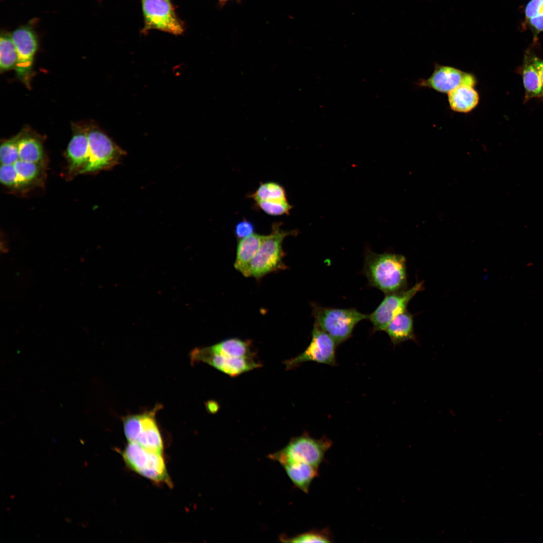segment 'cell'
Returning a JSON list of instances; mask_svg holds the SVG:
<instances>
[{
	"instance_id": "3957f363",
	"label": "cell",
	"mask_w": 543,
	"mask_h": 543,
	"mask_svg": "<svg viewBox=\"0 0 543 543\" xmlns=\"http://www.w3.org/2000/svg\"><path fill=\"white\" fill-rule=\"evenodd\" d=\"M281 227L280 223H274L271 232L264 235L258 252L248 267L246 277L258 279L275 270L285 268L283 261V242L287 236L297 234V231H286Z\"/></svg>"
},
{
	"instance_id": "4316f807",
	"label": "cell",
	"mask_w": 543,
	"mask_h": 543,
	"mask_svg": "<svg viewBox=\"0 0 543 543\" xmlns=\"http://www.w3.org/2000/svg\"><path fill=\"white\" fill-rule=\"evenodd\" d=\"M19 133L1 144L0 147L1 165H9L18 159Z\"/></svg>"
},
{
	"instance_id": "f1b7e54d",
	"label": "cell",
	"mask_w": 543,
	"mask_h": 543,
	"mask_svg": "<svg viewBox=\"0 0 543 543\" xmlns=\"http://www.w3.org/2000/svg\"><path fill=\"white\" fill-rule=\"evenodd\" d=\"M254 230L253 224L250 221L244 219L236 225L234 233L240 239L254 233Z\"/></svg>"
},
{
	"instance_id": "5bb4252c",
	"label": "cell",
	"mask_w": 543,
	"mask_h": 543,
	"mask_svg": "<svg viewBox=\"0 0 543 543\" xmlns=\"http://www.w3.org/2000/svg\"><path fill=\"white\" fill-rule=\"evenodd\" d=\"M12 166L16 172V184L14 192L25 193L44 185L46 177L47 164L17 160Z\"/></svg>"
},
{
	"instance_id": "7a4b0ae2",
	"label": "cell",
	"mask_w": 543,
	"mask_h": 543,
	"mask_svg": "<svg viewBox=\"0 0 543 543\" xmlns=\"http://www.w3.org/2000/svg\"><path fill=\"white\" fill-rule=\"evenodd\" d=\"M315 323L328 334L337 345L349 339L358 323L369 319V315L356 309L335 308L313 303Z\"/></svg>"
},
{
	"instance_id": "44dd1931",
	"label": "cell",
	"mask_w": 543,
	"mask_h": 543,
	"mask_svg": "<svg viewBox=\"0 0 543 543\" xmlns=\"http://www.w3.org/2000/svg\"><path fill=\"white\" fill-rule=\"evenodd\" d=\"M448 101L451 109L460 113H468L478 104L479 95L474 86L463 84L447 93Z\"/></svg>"
},
{
	"instance_id": "52a82bcc",
	"label": "cell",
	"mask_w": 543,
	"mask_h": 543,
	"mask_svg": "<svg viewBox=\"0 0 543 543\" xmlns=\"http://www.w3.org/2000/svg\"><path fill=\"white\" fill-rule=\"evenodd\" d=\"M336 346L335 341L314 323L311 340L307 348L301 354L286 360L284 363L287 370L308 361L334 366L336 365Z\"/></svg>"
},
{
	"instance_id": "83f0119b",
	"label": "cell",
	"mask_w": 543,
	"mask_h": 543,
	"mask_svg": "<svg viewBox=\"0 0 543 543\" xmlns=\"http://www.w3.org/2000/svg\"><path fill=\"white\" fill-rule=\"evenodd\" d=\"M256 206L265 213L273 216H279L289 214L293 206L288 202H267L260 201L256 202Z\"/></svg>"
},
{
	"instance_id": "ffe728a7",
	"label": "cell",
	"mask_w": 543,
	"mask_h": 543,
	"mask_svg": "<svg viewBox=\"0 0 543 543\" xmlns=\"http://www.w3.org/2000/svg\"><path fill=\"white\" fill-rule=\"evenodd\" d=\"M282 466L294 486L308 493L312 482L318 476V467L302 462H290Z\"/></svg>"
},
{
	"instance_id": "2e32d148",
	"label": "cell",
	"mask_w": 543,
	"mask_h": 543,
	"mask_svg": "<svg viewBox=\"0 0 543 543\" xmlns=\"http://www.w3.org/2000/svg\"><path fill=\"white\" fill-rule=\"evenodd\" d=\"M141 414V426L135 442L148 450L162 454L163 442L154 417L155 413L152 411Z\"/></svg>"
},
{
	"instance_id": "1f68e13d",
	"label": "cell",
	"mask_w": 543,
	"mask_h": 543,
	"mask_svg": "<svg viewBox=\"0 0 543 543\" xmlns=\"http://www.w3.org/2000/svg\"><path fill=\"white\" fill-rule=\"evenodd\" d=\"M217 1H218L219 5L222 7V6H224L228 2L230 1H232V0H217ZM237 1H238V0H237Z\"/></svg>"
},
{
	"instance_id": "8992f818",
	"label": "cell",
	"mask_w": 543,
	"mask_h": 543,
	"mask_svg": "<svg viewBox=\"0 0 543 543\" xmlns=\"http://www.w3.org/2000/svg\"><path fill=\"white\" fill-rule=\"evenodd\" d=\"M122 456L127 465L138 474L155 482L170 484L162 454L128 442Z\"/></svg>"
},
{
	"instance_id": "ac0fdd59",
	"label": "cell",
	"mask_w": 543,
	"mask_h": 543,
	"mask_svg": "<svg viewBox=\"0 0 543 543\" xmlns=\"http://www.w3.org/2000/svg\"><path fill=\"white\" fill-rule=\"evenodd\" d=\"M264 237V235L253 233L239 239L238 242L234 265L236 269L245 277L251 262L260 248Z\"/></svg>"
},
{
	"instance_id": "9c48e42d",
	"label": "cell",
	"mask_w": 543,
	"mask_h": 543,
	"mask_svg": "<svg viewBox=\"0 0 543 543\" xmlns=\"http://www.w3.org/2000/svg\"><path fill=\"white\" fill-rule=\"evenodd\" d=\"M144 18V31L156 29L174 35L184 31L169 0H142Z\"/></svg>"
},
{
	"instance_id": "30bf717a",
	"label": "cell",
	"mask_w": 543,
	"mask_h": 543,
	"mask_svg": "<svg viewBox=\"0 0 543 543\" xmlns=\"http://www.w3.org/2000/svg\"><path fill=\"white\" fill-rule=\"evenodd\" d=\"M192 363L202 362L230 376L236 377L260 367L255 357H232L213 353L207 348H197L190 354Z\"/></svg>"
},
{
	"instance_id": "484cf974",
	"label": "cell",
	"mask_w": 543,
	"mask_h": 543,
	"mask_svg": "<svg viewBox=\"0 0 543 543\" xmlns=\"http://www.w3.org/2000/svg\"><path fill=\"white\" fill-rule=\"evenodd\" d=\"M281 541L284 542H331L333 537L328 528L322 530L313 529L292 537L281 535Z\"/></svg>"
},
{
	"instance_id": "4fadbf2b",
	"label": "cell",
	"mask_w": 543,
	"mask_h": 543,
	"mask_svg": "<svg viewBox=\"0 0 543 543\" xmlns=\"http://www.w3.org/2000/svg\"><path fill=\"white\" fill-rule=\"evenodd\" d=\"M476 84V79L472 74L451 66L440 65H436L431 75L420 83L444 93H448L461 85L474 86Z\"/></svg>"
},
{
	"instance_id": "ba28073f",
	"label": "cell",
	"mask_w": 543,
	"mask_h": 543,
	"mask_svg": "<svg viewBox=\"0 0 543 543\" xmlns=\"http://www.w3.org/2000/svg\"><path fill=\"white\" fill-rule=\"evenodd\" d=\"M423 289V283L420 282L408 290L386 294L376 309L369 315L373 332L384 331L393 319L406 310L410 301Z\"/></svg>"
},
{
	"instance_id": "5b68a950",
	"label": "cell",
	"mask_w": 543,
	"mask_h": 543,
	"mask_svg": "<svg viewBox=\"0 0 543 543\" xmlns=\"http://www.w3.org/2000/svg\"><path fill=\"white\" fill-rule=\"evenodd\" d=\"M89 160L82 174L109 170L119 164L126 154L106 134L96 126L88 127Z\"/></svg>"
},
{
	"instance_id": "7402d4cb",
	"label": "cell",
	"mask_w": 543,
	"mask_h": 543,
	"mask_svg": "<svg viewBox=\"0 0 543 543\" xmlns=\"http://www.w3.org/2000/svg\"><path fill=\"white\" fill-rule=\"evenodd\" d=\"M206 348L213 353L232 357H255L256 356L249 341L237 338L227 339Z\"/></svg>"
},
{
	"instance_id": "4dcf8cb0",
	"label": "cell",
	"mask_w": 543,
	"mask_h": 543,
	"mask_svg": "<svg viewBox=\"0 0 543 543\" xmlns=\"http://www.w3.org/2000/svg\"><path fill=\"white\" fill-rule=\"evenodd\" d=\"M219 407L218 403L214 401H209L206 403V408L209 412L211 413H216L218 411Z\"/></svg>"
},
{
	"instance_id": "e0dca14e",
	"label": "cell",
	"mask_w": 543,
	"mask_h": 543,
	"mask_svg": "<svg viewBox=\"0 0 543 543\" xmlns=\"http://www.w3.org/2000/svg\"><path fill=\"white\" fill-rule=\"evenodd\" d=\"M19 135L18 160L47 164L41 137L26 130L20 132Z\"/></svg>"
},
{
	"instance_id": "277c9868",
	"label": "cell",
	"mask_w": 543,
	"mask_h": 543,
	"mask_svg": "<svg viewBox=\"0 0 543 543\" xmlns=\"http://www.w3.org/2000/svg\"><path fill=\"white\" fill-rule=\"evenodd\" d=\"M331 445L332 441L326 437L316 439L304 433L292 438L285 447L268 455V458L282 466L290 462H302L319 467Z\"/></svg>"
},
{
	"instance_id": "8fae6325",
	"label": "cell",
	"mask_w": 543,
	"mask_h": 543,
	"mask_svg": "<svg viewBox=\"0 0 543 543\" xmlns=\"http://www.w3.org/2000/svg\"><path fill=\"white\" fill-rule=\"evenodd\" d=\"M16 48L17 61L15 66L19 78L29 87L32 76L33 59L37 49L36 35L28 26L16 29L11 35Z\"/></svg>"
},
{
	"instance_id": "6da1fadb",
	"label": "cell",
	"mask_w": 543,
	"mask_h": 543,
	"mask_svg": "<svg viewBox=\"0 0 543 543\" xmlns=\"http://www.w3.org/2000/svg\"><path fill=\"white\" fill-rule=\"evenodd\" d=\"M406 260L401 254L377 253L366 249L364 273L369 285L385 294L403 290L407 283Z\"/></svg>"
},
{
	"instance_id": "d4e9b609",
	"label": "cell",
	"mask_w": 543,
	"mask_h": 543,
	"mask_svg": "<svg viewBox=\"0 0 543 543\" xmlns=\"http://www.w3.org/2000/svg\"><path fill=\"white\" fill-rule=\"evenodd\" d=\"M17 61V53L12 37L4 34L0 39V68L6 71L15 68Z\"/></svg>"
},
{
	"instance_id": "f546056e",
	"label": "cell",
	"mask_w": 543,
	"mask_h": 543,
	"mask_svg": "<svg viewBox=\"0 0 543 543\" xmlns=\"http://www.w3.org/2000/svg\"><path fill=\"white\" fill-rule=\"evenodd\" d=\"M531 57L534 64L538 70L540 76L542 86V97L541 100L543 102V59L537 56L532 50Z\"/></svg>"
},
{
	"instance_id": "cb8c5ba5",
	"label": "cell",
	"mask_w": 543,
	"mask_h": 543,
	"mask_svg": "<svg viewBox=\"0 0 543 543\" xmlns=\"http://www.w3.org/2000/svg\"><path fill=\"white\" fill-rule=\"evenodd\" d=\"M255 202H288L286 193L282 186L275 182L261 183L256 190L249 196Z\"/></svg>"
},
{
	"instance_id": "9a60e30c",
	"label": "cell",
	"mask_w": 543,
	"mask_h": 543,
	"mask_svg": "<svg viewBox=\"0 0 543 543\" xmlns=\"http://www.w3.org/2000/svg\"><path fill=\"white\" fill-rule=\"evenodd\" d=\"M516 72L519 74L522 78L524 89V103L532 99L541 100V80L538 70L532 60L530 48L525 52L522 63L516 69Z\"/></svg>"
},
{
	"instance_id": "7c38bea8",
	"label": "cell",
	"mask_w": 543,
	"mask_h": 543,
	"mask_svg": "<svg viewBox=\"0 0 543 543\" xmlns=\"http://www.w3.org/2000/svg\"><path fill=\"white\" fill-rule=\"evenodd\" d=\"M64 155L67 163V178H72L82 174L89 160L87 126L73 125L72 136Z\"/></svg>"
},
{
	"instance_id": "d6986e66",
	"label": "cell",
	"mask_w": 543,
	"mask_h": 543,
	"mask_svg": "<svg viewBox=\"0 0 543 543\" xmlns=\"http://www.w3.org/2000/svg\"><path fill=\"white\" fill-rule=\"evenodd\" d=\"M413 315L406 310L400 313L388 324L385 331L396 345L409 340L416 341Z\"/></svg>"
},
{
	"instance_id": "603a6c76",
	"label": "cell",
	"mask_w": 543,
	"mask_h": 543,
	"mask_svg": "<svg viewBox=\"0 0 543 543\" xmlns=\"http://www.w3.org/2000/svg\"><path fill=\"white\" fill-rule=\"evenodd\" d=\"M524 24L530 29L535 43L539 33L543 32V0H530L524 8Z\"/></svg>"
}]
</instances>
